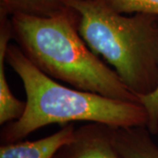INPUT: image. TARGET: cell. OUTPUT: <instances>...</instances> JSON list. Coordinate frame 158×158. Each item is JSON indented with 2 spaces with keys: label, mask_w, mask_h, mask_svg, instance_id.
<instances>
[{
  "label": "cell",
  "mask_w": 158,
  "mask_h": 158,
  "mask_svg": "<svg viewBox=\"0 0 158 158\" xmlns=\"http://www.w3.org/2000/svg\"><path fill=\"white\" fill-rule=\"evenodd\" d=\"M6 62L21 79L27 99L22 116L2 127V144L22 141L51 124L63 127L86 121L112 127H147L148 114L141 103L113 99L61 85L36 68L15 44L8 46Z\"/></svg>",
  "instance_id": "obj_1"
},
{
  "label": "cell",
  "mask_w": 158,
  "mask_h": 158,
  "mask_svg": "<svg viewBox=\"0 0 158 158\" xmlns=\"http://www.w3.org/2000/svg\"><path fill=\"white\" fill-rule=\"evenodd\" d=\"M12 40L30 62L47 76L72 88L122 101L140 103L118 74L94 54L78 32V15L11 16Z\"/></svg>",
  "instance_id": "obj_2"
},
{
  "label": "cell",
  "mask_w": 158,
  "mask_h": 158,
  "mask_svg": "<svg viewBox=\"0 0 158 158\" xmlns=\"http://www.w3.org/2000/svg\"><path fill=\"white\" fill-rule=\"evenodd\" d=\"M78 15V32L137 98L158 85V17L120 14L100 0H69Z\"/></svg>",
  "instance_id": "obj_3"
},
{
  "label": "cell",
  "mask_w": 158,
  "mask_h": 158,
  "mask_svg": "<svg viewBox=\"0 0 158 158\" xmlns=\"http://www.w3.org/2000/svg\"><path fill=\"white\" fill-rule=\"evenodd\" d=\"M54 158H121L113 142L112 127L87 123L76 128L72 140Z\"/></svg>",
  "instance_id": "obj_4"
},
{
  "label": "cell",
  "mask_w": 158,
  "mask_h": 158,
  "mask_svg": "<svg viewBox=\"0 0 158 158\" xmlns=\"http://www.w3.org/2000/svg\"><path fill=\"white\" fill-rule=\"evenodd\" d=\"M75 130L76 127L70 123L40 139L2 144L0 158H54L62 146L72 140Z\"/></svg>",
  "instance_id": "obj_5"
},
{
  "label": "cell",
  "mask_w": 158,
  "mask_h": 158,
  "mask_svg": "<svg viewBox=\"0 0 158 158\" xmlns=\"http://www.w3.org/2000/svg\"><path fill=\"white\" fill-rule=\"evenodd\" d=\"M12 39L11 18L0 12V125L15 121L22 116L26 102L18 99L11 92L6 74L7 48Z\"/></svg>",
  "instance_id": "obj_6"
},
{
  "label": "cell",
  "mask_w": 158,
  "mask_h": 158,
  "mask_svg": "<svg viewBox=\"0 0 158 158\" xmlns=\"http://www.w3.org/2000/svg\"><path fill=\"white\" fill-rule=\"evenodd\" d=\"M112 134L121 158H158V146L146 127H112Z\"/></svg>",
  "instance_id": "obj_7"
},
{
  "label": "cell",
  "mask_w": 158,
  "mask_h": 158,
  "mask_svg": "<svg viewBox=\"0 0 158 158\" xmlns=\"http://www.w3.org/2000/svg\"><path fill=\"white\" fill-rule=\"evenodd\" d=\"M69 0H0V11L9 16L26 14L37 17H54L72 10Z\"/></svg>",
  "instance_id": "obj_8"
},
{
  "label": "cell",
  "mask_w": 158,
  "mask_h": 158,
  "mask_svg": "<svg viewBox=\"0 0 158 158\" xmlns=\"http://www.w3.org/2000/svg\"><path fill=\"white\" fill-rule=\"evenodd\" d=\"M120 14H148L158 17V0H100Z\"/></svg>",
  "instance_id": "obj_9"
},
{
  "label": "cell",
  "mask_w": 158,
  "mask_h": 158,
  "mask_svg": "<svg viewBox=\"0 0 158 158\" xmlns=\"http://www.w3.org/2000/svg\"><path fill=\"white\" fill-rule=\"evenodd\" d=\"M140 103L148 114L147 128L152 135L158 134V85L152 93L140 98Z\"/></svg>",
  "instance_id": "obj_10"
}]
</instances>
